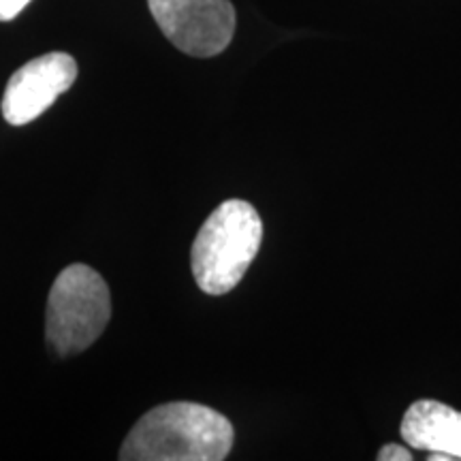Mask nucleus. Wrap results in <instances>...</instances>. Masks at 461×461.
<instances>
[{"mask_svg": "<svg viewBox=\"0 0 461 461\" xmlns=\"http://www.w3.org/2000/svg\"><path fill=\"white\" fill-rule=\"evenodd\" d=\"M77 79V62L65 51L34 58L11 75L3 96V115L11 126H24L54 105Z\"/></svg>", "mask_w": 461, "mask_h": 461, "instance_id": "5", "label": "nucleus"}, {"mask_svg": "<svg viewBox=\"0 0 461 461\" xmlns=\"http://www.w3.org/2000/svg\"><path fill=\"white\" fill-rule=\"evenodd\" d=\"M149 14L177 50L214 58L233 41L238 15L230 0H148Z\"/></svg>", "mask_w": 461, "mask_h": 461, "instance_id": "4", "label": "nucleus"}, {"mask_svg": "<svg viewBox=\"0 0 461 461\" xmlns=\"http://www.w3.org/2000/svg\"><path fill=\"white\" fill-rule=\"evenodd\" d=\"M378 461H412V453L406 447L384 445L376 455Z\"/></svg>", "mask_w": 461, "mask_h": 461, "instance_id": "8", "label": "nucleus"}, {"mask_svg": "<svg viewBox=\"0 0 461 461\" xmlns=\"http://www.w3.org/2000/svg\"><path fill=\"white\" fill-rule=\"evenodd\" d=\"M400 434L406 445L425 453L461 459V412L436 400H419L403 414Z\"/></svg>", "mask_w": 461, "mask_h": 461, "instance_id": "6", "label": "nucleus"}, {"mask_svg": "<svg viewBox=\"0 0 461 461\" xmlns=\"http://www.w3.org/2000/svg\"><path fill=\"white\" fill-rule=\"evenodd\" d=\"M112 295L101 274L75 263L62 269L48 297L45 331L58 355L82 353L105 331Z\"/></svg>", "mask_w": 461, "mask_h": 461, "instance_id": "3", "label": "nucleus"}, {"mask_svg": "<svg viewBox=\"0 0 461 461\" xmlns=\"http://www.w3.org/2000/svg\"><path fill=\"white\" fill-rule=\"evenodd\" d=\"M235 429L214 408L169 402L152 408L126 436L122 461H222L233 448Z\"/></svg>", "mask_w": 461, "mask_h": 461, "instance_id": "1", "label": "nucleus"}, {"mask_svg": "<svg viewBox=\"0 0 461 461\" xmlns=\"http://www.w3.org/2000/svg\"><path fill=\"white\" fill-rule=\"evenodd\" d=\"M429 461H455L451 455H445V453H429Z\"/></svg>", "mask_w": 461, "mask_h": 461, "instance_id": "9", "label": "nucleus"}, {"mask_svg": "<svg viewBox=\"0 0 461 461\" xmlns=\"http://www.w3.org/2000/svg\"><path fill=\"white\" fill-rule=\"evenodd\" d=\"M263 222L255 205L224 201L199 229L190 250V269L205 295H227L240 285L258 255Z\"/></svg>", "mask_w": 461, "mask_h": 461, "instance_id": "2", "label": "nucleus"}, {"mask_svg": "<svg viewBox=\"0 0 461 461\" xmlns=\"http://www.w3.org/2000/svg\"><path fill=\"white\" fill-rule=\"evenodd\" d=\"M31 0H0V22H11L24 11Z\"/></svg>", "mask_w": 461, "mask_h": 461, "instance_id": "7", "label": "nucleus"}]
</instances>
